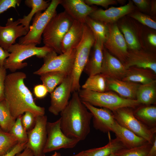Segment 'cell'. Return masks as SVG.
<instances>
[{"label":"cell","mask_w":156,"mask_h":156,"mask_svg":"<svg viewBox=\"0 0 156 156\" xmlns=\"http://www.w3.org/2000/svg\"><path fill=\"white\" fill-rule=\"evenodd\" d=\"M34 92L35 96L39 99L44 97L48 92L46 88L43 84L35 86L34 88Z\"/></svg>","instance_id":"b9f144b4"},{"label":"cell","mask_w":156,"mask_h":156,"mask_svg":"<svg viewBox=\"0 0 156 156\" xmlns=\"http://www.w3.org/2000/svg\"><path fill=\"white\" fill-rule=\"evenodd\" d=\"M18 140L12 134L0 129V156L9 152L18 143Z\"/></svg>","instance_id":"d6a6232c"},{"label":"cell","mask_w":156,"mask_h":156,"mask_svg":"<svg viewBox=\"0 0 156 156\" xmlns=\"http://www.w3.org/2000/svg\"><path fill=\"white\" fill-rule=\"evenodd\" d=\"M21 0H0V14L11 8H15L18 6Z\"/></svg>","instance_id":"f35d334b"},{"label":"cell","mask_w":156,"mask_h":156,"mask_svg":"<svg viewBox=\"0 0 156 156\" xmlns=\"http://www.w3.org/2000/svg\"><path fill=\"white\" fill-rule=\"evenodd\" d=\"M156 75L152 70L136 66L127 69L126 74L122 80L144 84L156 80Z\"/></svg>","instance_id":"cb8c5ba5"},{"label":"cell","mask_w":156,"mask_h":156,"mask_svg":"<svg viewBox=\"0 0 156 156\" xmlns=\"http://www.w3.org/2000/svg\"><path fill=\"white\" fill-rule=\"evenodd\" d=\"M92 53L83 71L89 76L101 73L103 58V43L95 38Z\"/></svg>","instance_id":"603a6c76"},{"label":"cell","mask_w":156,"mask_h":156,"mask_svg":"<svg viewBox=\"0 0 156 156\" xmlns=\"http://www.w3.org/2000/svg\"><path fill=\"white\" fill-rule=\"evenodd\" d=\"M112 132L127 148L137 147L148 142L144 138L120 125L116 120L113 126Z\"/></svg>","instance_id":"44dd1931"},{"label":"cell","mask_w":156,"mask_h":156,"mask_svg":"<svg viewBox=\"0 0 156 156\" xmlns=\"http://www.w3.org/2000/svg\"><path fill=\"white\" fill-rule=\"evenodd\" d=\"M14 156H34V155L31 150L26 147L22 152L16 154Z\"/></svg>","instance_id":"bcb514c9"},{"label":"cell","mask_w":156,"mask_h":156,"mask_svg":"<svg viewBox=\"0 0 156 156\" xmlns=\"http://www.w3.org/2000/svg\"><path fill=\"white\" fill-rule=\"evenodd\" d=\"M0 129H1V128H0Z\"/></svg>","instance_id":"db71d44e"},{"label":"cell","mask_w":156,"mask_h":156,"mask_svg":"<svg viewBox=\"0 0 156 156\" xmlns=\"http://www.w3.org/2000/svg\"><path fill=\"white\" fill-rule=\"evenodd\" d=\"M146 156H156V137H155L152 146Z\"/></svg>","instance_id":"7dc6e473"},{"label":"cell","mask_w":156,"mask_h":156,"mask_svg":"<svg viewBox=\"0 0 156 156\" xmlns=\"http://www.w3.org/2000/svg\"><path fill=\"white\" fill-rule=\"evenodd\" d=\"M51 156H61V155L60 153L55 151L54 153Z\"/></svg>","instance_id":"816d5d0a"},{"label":"cell","mask_w":156,"mask_h":156,"mask_svg":"<svg viewBox=\"0 0 156 156\" xmlns=\"http://www.w3.org/2000/svg\"><path fill=\"white\" fill-rule=\"evenodd\" d=\"M78 92L82 101L112 112L123 107L134 109L141 105L136 100L122 97L111 91L99 92L82 89Z\"/></svg>","instance_id":"3957f363"},{"label":"cell","mask_w":156,"mask_h":156,"mask_svg":"<svg viewBox=\"0 0 156 156\" xmlns=\"http://www.w3.org/2000/svg\"><path fill=\"white\" fill-rule=\"evenodd\" d=\"M82 88L99 92H105L106 89L105 77L101 73L89 76L82 86Z\"/></svg>","instance_id":"4dcf8cb0"},{"label":"cell","mask_w":156,"mask_h":156,"mask_svg":"<svg viewBox=\"0 0 156 156\" xmlns=\"http://www.w3.org/2000/svg\"><path fill=\"white\" fill-rule=\"evenodd\" d=\"M22 116L18 117L16 119L9 133L15 137L18 142L25 143L27 142L28 140L27 131L22 124Z\"/></svg>","instance_id":"d590c367"},{"label":"cell","mask_w":156,"mask_h":156,"mask_svg":"<svg viewBox=\"0 0 156 156\" xmlns=\"http://www.w3.org/2000/svg\"><path fill=\"white\" fill-rule=\"evenodd\" d=\"M36 121V117L31 112H26L21 117L22 124L27 131H28L34 127Z\"/></svg>","instance_id":"74e56055"},{"label":"cell","mask_w":156,"mask_h":156,"mask_svg":"<svg viewBox=\"0 0 156 156\" xmlns=\"http://www.w3.org/2000/svg\"><path fill=\"white\" fill-rule=\"evenodd\" d=\"M109 34L104 43V48L112 55L124 64L129 53L124 36L116 24L107 25Z\"/></svg>","instance_id":"7c38bea8"},{"label":"cell","mask_w":156,"mask_h":156,"mask_svg":"<svg viewBox=\"0 0 156 156\" xmlns=\"http://www.w3.org/2000/svg\"><path fill=\"white\" fill-rule=\"evenodd\" d=\"M95 40L92 32L85 24L82 39L76 48L74 66L70 75L72 81V92H78L80 89V78L88 62Z\"/></svg>","instance_id":"8992f818"},{"label":"cell","mask_w":156,"mask_h":156,"mask_svg":"<svg viewBox=\"0 0 156 156\" xmlns=\"http://www.w3.org/2000/svg\"><path fill=\"white\" fill-rule=\"evenodd\" d=\"M129 15L143 24L154 29H156V22L148 16L140 12L131 13Z\"/></svg>","instance_id":"8d00e7d4"},{"label":"cell","mask_w":156,"mask_h":156,"mask_svg":"<svg viewBox=\"0 0 156 156\" xmlns=\"http://www.w3.org/2000/svg\"><path fill=\"white\" fill-rule=\"evenodd\" d=\"M27 142H18L9 152L1 156H14L16 154L21 152L26 147Z\"/></svg>","instance_id":"7bdbcfd3"},{"label":"cell","mask_w":156,"mask_h":156,"mask_svg":"<svg viewBox=\"0 0 156 156\" xmlns=\"http://www.w3.org/2000/svg\"><path fill=\"white\" fill-rule=\"evenodd\" d=\"M151 11L153 12H155L156 11V3L155 1L152 3Z\"/></svg>","instance_id":"f907efd6"},{"label":"cell","mask_w":156,"mask_h":156,"mask_svg":"<svg viewBox=\"0 0 156 156\" xmlns=\"http://www.w3.org/2000/svg\"><path fill=\"white\" fill-rule=\"evenodd\" d=\"M123 64L127 69L136 66L150 69L156 74L155 55L143 50L129 51L127 59Z\"/></svg>","instance_id":"ac0fdd59"},{"label":"cell","mask_w":156,"mask_h":156,"mask_svg":"<svg viewBox=\"0 0 156 156\" xmlns=\"http://www.w3.org/2000/svg\"><path fill=\"white\" fill-rule=\"evenodd\" d=\"M134 9L131 1L123 6L112 7L106 10L96 9L89 16L93 19L105 24H113L119 18L131 12Z\"/></svg>","instance_id":"2e32d148"},{"label":"cell","mask_w":156,"mask_h":156,"mask_svg":"<svg viewBox=\"0 0 156 156\" xmlns=\"http://www.w3.org/2000/svg\"><path fill=\"white\" fill-rule=\"evenodd\" d=\"M25 3L27 6L31 8V10L27 16L18 20L19 24L25 27L28 32L30 23L34 15L38 12L45 10L49 6L50 3L43 0H26Z\"/></svg>","instance_id":"83f0119b"},{"label":"cell","mask_w":156,"mask_h":156,"mask_svg":"<svg viewBox=\"0 0 156 156\" xmlns=\"http://www.w3.org/2000/svg\"><path fill=\"white\" fill-rule=\"evenodd\" d=\"M26 77L24 72H14L7 75L5 80L4 99L16 120L26 112L36 117L45 115V108L36 104L32 93L25 84Z\"/></svg>","instance_id":"6da1fadb"},{"label":"cell","mask_w":156,"mask_h":156,"mask_svg":"<svg viewBox=\"0 0 156 156\" xmlns=\"http://www.w3.org/2000/svg\"><path fill=\"white\" fill-rule=\"evenodd\" d=\"M68 104L60 112V126L67 137L85 140L90 132L92 116L81 99L78 92H73Z\"/></svg>","instance_id":"7a4b0ae2"},{"label":"cell","mask_w":156,"mask_h":156,"mask_svg":"<svg viewBox=\"0 0 156 156\" xmlns=\"http://www.w3.org/2000/svg\"><path fill=\"white\" fill-rule=\"evenodd\" d=\"M16 120L12 115L5 99L0 102V127L1 129L9 133Z\"/></svg>","instance_id":"1f68e13d"},{"label":"cell","mask_w":156,"mask_h":156,"mask_svg":"<svg viewBox=\"0 0 156 156\" xmlns=\"http://www.w3.org/2000/svg\"><path fill=\"white\" fill-rule=\"evenodd\" d=\"M105 78L106 91H114L122 97L136 100V93L140 83L110 78Z\"/></svg>","instance_id":"ffe728a7"},{"label":"cell","mask_w":156,"mask_h":156,"mask_svg":"<svg viewBox=\"0 0 156 156\" xmlns=\"http://www.w3.org/2000/svg\"><path fill=\"white\" fill-rule=\"evenodd\" d=\"M148 39L149 43L153 46H156V35L153 34H149L148 36Z\"/></svg>","instance_id":"c3c4849f"},{"label":"cell","mask_w":156,"mask_h":156,"mask_svg":"<svg viewBox=\"0 0 156 156\" xmlns=\"http://www.w3.org/2000/svg\"><path fill=\"white\" fill-rule=\"evenodd\" d=\"M109 142L105 146L84 151L88 156H110L119 151L126 148L119 140L116 138L111 139L108 135Z\"/></svg>","instance_id":"4316f807"},{"label":"cell","mask_w":156,"mask_h":156,"mask_svg":"<svg viewBox=\"0 0 156 156\" xmlns=\"http://www.w3.org/2000/svg\"><path fill=\"white\" fill-rule=\"evenodd\" d=\"M35 44H20L16 43L11 45L7 50L10 53L9 57L5 61L3 66L12 72H15L27 66L25 60L35 56L39 58H44L53 51L44 46L38 47Z\"/></svg>","instance_id":"5b68a950"},{"label":"cell","mask_w":156,"mask_h":156,"mask_svg":"<svg viewBox=\"0 0 156 156\" xmlns=\"http://www.w3.org/2000/svg\"><path fill=\"white\" fill-rule=\"evenodd\" d=\"M140 105L134 110H133L135 117L146 126L151 128L156 127V106Z\"/></svg>","instance_id":"484cf974"},{"label":"cell","mask_w":156,"mask_h":156,"mask_svg":"<svg viewBox=\"0 0 156 156\" xmlns=\"http://www.w3.org/2000/svg\"><path fill=\"white\" fill-rule=\"evenodd\" d=\"M72 85L69 75L50 93L51 104L48 109L50 112L57 116L66 107L72 92Z\"/></svg>","instance_id":"4fadbf2b"},{"label":"cell","mask_w":156,"mask_h":156,"mask_svg":"<svg viewBox=\"0 0 156 156\" xmlns=\"http://www.w3.org/2000/svg\"><path fill=\"white\" fill-rule=\"evenodd\" d=\"M110 156H114V154H112Z\"/></svg>","instance_id":"f5cc1de1"},{"label":"cell","mask_w":156,"mask_h":156,"mask_svg":"<svg viewBox=\"0 0 156 156\" xmlns=\"http://www.w3.org/2000/svg\"><path fill=\"white\" fill-rule=\"evenodd\" d=\"M6 74V69L0 66V102L4 100V84Z\"/></svg>","instance_id":"ab89813d"},{"label":"cell","mask_w":156,"mask_h":156,"mask_svg":"<svg viewBox=\"0 0 156 156\" xmlns=\"http://www.w3.org/2000/svg\"><path fill=\"white\" fill-rule=\"evenodd\" d=\"M82 102L92 115L94 127L103 133L112 132L116 121L112 112L107 109L98 108L87 102Z\"/></svg>","instance_id":"9a60e30c"},{"label":"cell","mask_w":156,"mask_h":156,"mask_svg":"<svg viewBox=\"0 0 156 156\" xmlns=\"http://www.w3.org/2000/svg\"><path fill=\"white\" fill-rule=\"evenodd\" d=\"M135 4L140 9L145 10L149 6V3L146 0H133Z\"/></svg>","instance_id":"f6af8a7d"},{"label":"cell","mask_w":156,"mask_h":156,"mask_svg":"<svg viewBox=\"0 0 156 156\" xmlns=\"http://www.w3.org/2000/svg\"><path fill=\"white\" fill-rule=\"evenodd\" d=\"M47 118L45 115L36 117L33 128L27 131L26 147L32 151L34 156H45L44 152L47 140Z\"/></svg>","instance_id":"8fae6325"},{"label":"cell","mask_w":156,"mask_h":156,"mask_svg":"<svg viewBox=\"0 0 156 156\" xmlns=\"http://www.w3.org/2000/svg\"><path fill=\"white\" fill-rule=\"evenodd\" d=\"M27 32L25 27L19 24L18 20L14 21L12 18H10L5 26L0 25V46L7 50L16 43L17 38L25 36Z\"/></svg>","instance_id":"5bb4252c"},{"label":"cell","mask_w":156,"mask_h":156,"mask_svg":"<svg viewBox=\"0 0 156 156\" xmlns=\"http://www.w3.org/2000/svg\"><path fill=\"white\" fill-rule=\"evenodd\" d=\"M112 112L114 118L119 124L153 144L156 136V127H150L139 121L134 116L133 108L123 107Z\"/></svg>","instance_id":"ba28073f"},{"label":"cell","mask_w":156,"mask_h":156,"mask_svg":"<svg viewBox=\"0 0 156 156\" xmlns=\"http://www.w3.org/2000/svg\"><path fill=\"white\" fill-rule=\"evenodd\" d=\"M127 70L123 64L104 47L101 73L106 78L122 80Z\"/></svg>","instance_id":"e0dca14e"},{"label":"cell","mask_w":156,"mask_h":156,"mask_svg":"<svg viewBox=\"0 0 156 156\" xmlns=\"http://www.w3.org/2000/svg\"><path fill=\"white\" fill-rule=\"evenodd\" d=\"M152 144L147 142L137 147L125 148L114 154V156H146Z\"/></svg>","instance_id":"836d02e7"},{"label":"cell","mask_w":156,"mask_h":156,"mask_svg":"<svg viewBox=\"0 0 156 156\" xmlns=\"http://www.w3.org/2000/svg\"><path fill=\"white\" fill-rule=\"evenodd\" d=\"M10 53L0 46V66L3 67L5 60L9 56Z\"/></svg>","instance_id":"ee69618b"},{"label":"cell","mask_w":156,"mask_h":156,"mask_svg":"<svg viewBox=\"0 0 156 156\" xmlns=\"http://www.w3.org/2000/svg\"><path fill=\"white\" fill-rule=\"evenodd\" d=\"M61 2V0H52L44 12L36 13L33 18L32 24L29 26V31L26 35L19 39L18 43L36 45L41 43L43 32L50 20L57 14V8Z\"/></svg>","instance_id":"52a82bcc"},{"label":"cell","mask_w":156,"mask_h":156,"mask_svg":"<svg viewBox=\"0 0 156 156\" xmlns=\"http://www.w3.org/2000/svg\"><path fill=\"white\" fill-rule=\"evenodd\" d=\"M76 49H71L59 55L53 51L44 58V64L33 73L40 75L46 73L60 71L70 75L73 70Z\"/></svg>","instance_id":"9c48e42d"},{"label":"cell","mask_w":156,"mask_h":156,"mask_svg":"<svg viewBox=\"0 0 156 156\" xmlns=\"http://www.w3.org/2000/svg\"><path fill=\"white\" fill-rule=\"evenodd\" d=\"M72 156H88L85 153L84 151H81L77 154Z\"/></svg>","instance_id":"681fc988"},{"label":"cell","mask_w":156,"mask_h":156,"mask_svg":"<svg viewBox=\"0 0 156 156\" xmlns=\"http://www.w3.org/2000/svg\"><path fill=\"white\" fill-rule=\"evenodd\" d=\"M92 32L95 38H97L103 44L106 41L109 34L107 25L94 20L89 16L87 17L85 23Z\"/></svg>","instance_id":"f546056e"},{"label":"cell","mask_w":156,"mask_h":156,"mask_svg":"<svg viewBox=\"0 0 156 156\" xmlns=\"http://www.w3.org/2000/svg\"><path fill=\"white\" fill-rule=\"evenodd\" d=\"M68 75L60 71L50 72L41 75L40 79L48 92L51 93L56 87L60 85Z\"/></svg>","instance_id":"f1b7e54d"},{"label":"cell","mask_w":156,"mask_h":156,"mask_svg":"<svg viewBox=\"0 0 156 156\" xmlns=\"http://www.w3.org/2000/svg\"><path fill=\"white\" fill-rule=\"evenodd\" d=\"M60 4L74 20L84 24L87 17L96 9L87 4L83 0H61Z\"/></svg>","instance_id":"d6986e66"},{"label":"cell","mask_w":156,"mask_h":156,"mask_svg":"<svg viewBox=\"0 0 156 156\" xmlns=\"http://www.w3.org/2000/svg\"><path fill=\"white\" fill-rule=\"evenodd\" d=\"M47 140L44 152V153L61 148H70L75 147L80 141L69 138L62 132L59 119L53 122H48L47 124Z\"/></svg>","instance_id":"30bf717a"},{"label":"cell","mask_w":156,"mask_h":156,"mask_svg":"<svg viewBox=\"0 0 156 156\" xmlns=\"http://www.w3.org/2000/svg\"><path fill=\"white\" fill-rule=\"evenodd\" d=\"M74 20L65 11L55 14L42 34V39L44 46L51 48L57 54L62 53V40Z\"/></svg>","instance_id":"277c9868"},{"label":"cell","mask_w":156,"mask_h":156,"mask_svg":"<svg viewBox=\"0 0 156 156\" xmlns=\"http://www.w3.org/2000/svg\"><path fill=\"white\" fill-rule=\"evenodd\" d=\"M120 27L127 46L131 50L140 49V45L132 29L125 24L121 25Z\"/></svg>","instance_id":"e575fe53"},{"label":"cell","mask_w":156,"mask_h":156,"mask_svg":"<svg viewBox=\"0 0 156 156\" xmlns=\"http://www.w3.org/2000/svg\"><path fill=\"white\" fill-rule=\"evenodd\" d=\"M136 100L140 105L155 104L156 102V80L146 84H140L137 90Z\"/></svg>","instance_id":"d4e9b609"},{"label":"cell","mask_w":156,"mask_h":156,"mask_svg":"<svg viewBox=\"0 0 156 156\" xmlns=\"http://www.w3.org/2000/svg\"><path fill=\"white\" fill-rule=\"evenodd\" d=\"M84 23L74 20L65 35L62 44V51L64 53L71 49H76L82 39Z\"/></svg>","instance_id":"7402d4cb"},{"label":"cell","mask_w":156,"mask_h":156,"mask_svg":"<svg viewBox=\"0 0 156 156\" xmlns=\"http://www.w3.org/2000/svg\"><path fill=\"white\" fill-rule=\"evenodd\" d=\"M84 2L88 5H96L107 8L111 5L116 4L117 3L114 0H84Z\"/></svg>","instance_id":"60d3db41"}]
</instances>
